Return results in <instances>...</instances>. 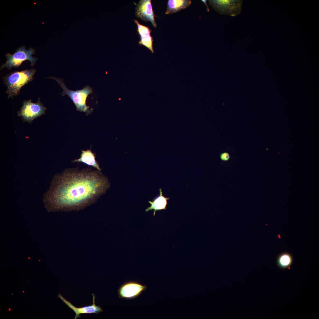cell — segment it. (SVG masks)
I'll list each match as a JSON object with an SVG mask.
<instances>
[{"instance_id":"cell-3","label":"cell","mask_w":319,"mask_h":319,"mask_svg":"<svg viewBox=\"0 0 319 319\" xmlns=\"http://www.w3.org/2000/svg\"><path fill=\"white\" fill-rule=\"evenodd\" d=\"M47 78H51L55 80L62 88L63 91L60 94L62 96L67 95L69 97L76 106L77 110L80 112H83L87 115L91 113L93 109L86 104L87 98L88 95L93 93V89L88 85L85 86L83 89L77 90H71L66 86L63 79L60 78L50 77Z\"/></svg>"},{"instance_id":"cell-6","label":"cell","mask_w":319,"mask_h":319,"mask_svg":"<svg viewBox=\"0 0 319 319\" xmlns=\"http://www.w3.org/2000/svg\"><path fill=\"white\" fill-rule=\"evenodd\" d=\"M209 5L220 14L234 16L240 14L242 9V0H211Z\"/></svg>"},{"instance_id":"cell-8","label":"cell","mask_w":319,"mask_h":319,"mask_svg":"<svg viewBox=\"0 0 319 319\" xmlns=\"http://www.w3.org/2000/svg\"><path fill=\"white\" fill-rule=\"evenodd\" d=\"M135 15L142 20L150 22L154 27H157L151 0H140L136 8Z\"/></svg>"},{"instance_id":"cell-13","label":"cell","mask_w":319,"mask_h":319,"mask_svg":"<svg viewBox=\"0 0 319 319\" xmlns=\"http://www.w3.org/2000/svg\"><path fill=\"white\" fill-rule=\"evenodd\" d=\"M191 3V1L189 0H169L165 14H171L185 9L190 5Z\"/></svg>"},{"instance_id":"cell-10","label":"cell","mask_w":319,"mask_h":319,"mask_svg":"<svg viewBox=\"0 0 319 319\" xmlns=\"http://www.w3.org/2000/svg\"><path fill=\"white\" fill-rule=\"evenodd\" d=\"M137 26V31L140 36L141 40L139 44L143 45L149 49L152 53L154 52L153 47V38L150 35L151 30L149 27L140 24L136 20H134Z\"/></svg>"},{"instance_id":"cell-4","label":"cell","mask_w":319,"mask_h":319,"mask_svg":"<svg viewBox=\"0 0 319 319\" xmlns=\"http://www.w3.org/2000/svg\"><path fill=\"white\" fill-rule=\"evenodd\" d=\"M35 51V49L32 48L27 50L23 45L18 48L13 54L9 53L5 54L7 60L1 66L0 70L5 67L9 70L14 67L18 68L24 61L27 60L30 61L31 66H33L38 59L32 56Z\"/></svg>"},{"instance_id":"cell-14","label":"cell","mask_w":319,"mask_h":319,"mask_svg":"<svg viewBox=\"0 0 319 319\" xmlns=\"http://www.w3.org/2000/svg\"><path fill=\"white\" fill-rule=\"evenodd\" d=\"M292 257L289 253H284L278 257L277 260V264L280 268H287L292 264Z\"/></svg>"},{"instance_id":"cell-15","label":"cell","mask_w":319,"mask_h":319,"mask_svg":"<svg viewBox=\"0 0 319 319\" xmlns=\"http://www.w3.org/2000/svg\"><path fill=\"white\" fill-rule=\"evenodd\" d=\"M220 159L223 161H228L230 158L229 154L227 152H224L222 153L220 156Z\"/></svg>"},{"instance_id":"cell-7","label":"cell","mask_w":319,"mask_h":319,"mask_svg":"<svg viewBox=\"0 0 319 319\" xmlns=\"http://www.w3.org/2000/svg\"><path fill=\"white\" fill-rule=\"evenodd\" d=\"M147 287L138 281H129L122 284L118 290L119 297L123 299L131 300L139 296L147 289Z\"/></svg>"},{"instance_id":"cell-11","label":"cell","mask_w":319,"mask_h":319,"mask_svg":"<svg viewBox=\"0 0 319 319\" xmlns=\"http://www.w3.org/2000/svg\"><path fill=\"white\" fill-rule=\"evenodd\" d=\"M159 191V196L154 198L152 201H148L150 204V206L145 210L147 212L153 210L154 216H155L157 211L165 210L167 209V201L170 198H169L163 196L161 188L160 189Z\"/></svg>"},{"instance_id":"cell-5","label":"cell","mask_w":319,"mask_h":319,"mask_svg":"<svg viewBox=\"0 0 319 319\" xmlns=\"http://www.w3.org/2000/svg\"><path fill=\"white\" fill-rule=\"evenodd\" d=\"M46 109L39 98L36 103L32 102L31 100H24L18 115L21 117L24 121L30 123L34 119L45 114Z\"/></svg>"},{"instance_id":"cell-1","label":"cell","mask_w":319,"mask_h":319,"mask_svg":"<svg viewBox=\"0 0 319 319\" xmlns=\"http://www.w3.org/2000/svg\"><path fill=\"white\" fill-rule=\"evenodd\" d=\"M110 187L100 171L69 168L53 177L44 203L49 211L79 210L95 203Z\"/></svg>"},{"instance_id":"cell-9","label":"cell","mask_w":319,"mask_h":319,"mask_svg":"<svg viewBox=\"0 0 319 319\" xmlns=\"http://www.w3.org/2000/svg\"><path fill=\"white\" fill-rule=\"evenodd\" d=\"M92 295L93 296L92 304V305L80 307H75L70 302L64 299L60 294H59L58 295V297L60 298L74 312L75 316L74 319H76L81 317V314L92 313L97 314L103 311L102 308L99 305L97 306L95 305V296L93 293H92Z\"/></svg>"},{"instance_id":"cell-2","label":"cell","mask_w":319,"mask_h":319,"mask_svg":"<svg viewBox=\"0 0 319 319\" xmlns=\"http://www.w3.org/2000/svg\"><path fill=\"white\" fill-rule=\"evenodd\" d=\"M36 70L34 69L15 71L3 78L4 84L7 89L6 93L8 98H13L19 93L21 88L34 79Z\"/></svg>"},{"instance_id":"cell-12","label":"cell","mask_w":319,"mask_h":319,"mask_svg":"<svg viewBox=\"0 0 319 319\" xmlns=\"http://www.w3.org/2000/svg\"><path fill=\"white\" fill-rule=\"evenodd\" d=\"M95 154L93 153L91 149L82 151L80 157L79 158L72 161L73 162H83L88 166H92L96 168L97 170L100 171L101 169L98 163L96 160Z\"/></svg>"},{"instance_id":"cell-16","label":"cell","mask_w":319,"mask_h":319,"mask_svg":"<svg viewBox=\"0 0 319 319\" xmlns=\"http://www.w3.org/2000/svg\"><path fill=\"white\" fill-rule=\"evenodd\" d=\"M202 1H203V2H204V3L205 4H206V6H207V11H209V8H208V6H207V4H206V0H202Z\"/></svg>"}]
</instances>
